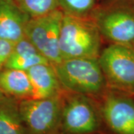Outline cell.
<instances>
[{"instance_id":"6da1fadb","label":"cell","mask_w":134,"mask_h":134,"mask_svg":"<svg viewBox=\"0 0 134 134\" xmlns=\"http://www.w3.org/2000/svg\"><path fill=\"white\" fill-rule=\"evenodd\" d=\"M53 66L64 91L98 100L107 90L98 58L64 59Z\"/></svg>"},{"instance_id":"7a4b0ae2","label":"cell","mask_w":134,"mask_h":134,"mask_svg":"<svg viewBox=\"0 0 134 134\" xmlns=\"http://www.w3.org/2000/svg\"><path fill=\"white\" fill-rule=\"evenodd\" d=\"M101 35L90 16L63 15L60 36L62 60L98 58L101 52Z\"/></svg>"},{"instance_id":"3957f363","label":"cell","mask_w":134,"mask_h":134,"mask_svg":"<svg viewBox=\"0 0 134 134\" xmlns=\"http://www.w3.org/2000/svg\"><path fill=\"white\" fill-rule=\"evenodd\" d=\"M62 134H103L98 100L90 96L64 91Z\"/></svg>"},{"instance_id":"277c9868","label":"cell","mask_w":134,"mask_h":134,"mask_svg":"<svg viewBox=\"0 0 134 134\" xmlns=\"http://www.w3.org/2000/svg\"><path fill=\"white\" fill-rule=\"evenodd\" d=\"M98 59L107 89L134 96V47L111 43Z\"/></svg>"},{"instance_id":"5b68a950","label":"cell","mask_w":134,"mask_h":134,"mask_svg":"<svg viewBox=\"0 0 134 134\" xmlns=\"http://www.w3.org/2000/svg\"><path fill=\"white\" fill-rule=\"evenodd\" d=\"M63 92L46 98L19 100V113L28 134H62Z\"/></svg>"},{"instance_id":"8992f818","label":"cell","mask_w":134,"mask_h":134,"mask_svg":"<svg viewBox=\"0 0 134 134\" xmlns=\"http://www.w3.org/2000/svg\"><path fill=\"white\" fill-rule=\"evenodd\" d=\"M63 15L58 8L47 14L31 17L25 29V37L52 66L62 60L59 44Z\"/></svg>"},{"instance_id":"52a82bcc","label":"cell","mask_w":134,"mask_h":134,"mask_svg":"<svg viewBox=\"0 0 134 134\" xmlns=\"http://www.w3.org/2000/svg\"><path fill=\"white\" fill-rule=\"evenodd\" d=\"M98 100L103 134H134V96L107 89Z\"/></svg>"},{"instance_id":"ba28073f","label":"cell","mask_w":134,"mask_h":134,"mask_svg":"<svg viewBox=\"0 0 134 134\" xmlns=\"http://www.w3.org/2000/svg\"><path fill=\"white\" fill-rule=\"evenodd\" d=\"M90 17L103 38L134 47V8L113 5L93 10Z\"/></svg>"},{"instance_id":"9c48e42d","label":"cell","mask_w":134,"mask_h":134,"mask_svg":"<svg viewBox=\"0 0 134 134\" xmlns=\"http://www.w3.org/2000/svg\"><path fill=\"white\" fill-rule=\"evenodd\" d=\"M30 18L14 0H0V37L18 42L25 37Z\"/></svg>"},{"instance_id":"30bf717a","label":"cell","mask_w":134,"mask_h":134,"mask_svg":"<svg viewBox=\"0 0 134 134\" xmlns=\"http://www.w3.org/2000/svg\"><path fill=\"white\" fill-rule=\"evenodd\" d=\"M31 84L30 98H46L63 92L54 68L51 63H41L26 71Z\"/></svg>"},{"instance_id":"8fae6325","label":"cell","mask_w":134,"mask_h":134,"mask_svg":"<svg viewBox=\"0 0 134 134\" xmlns=\"http://www.w3.org/2000/svg\"><path fill=\"white\" fill-rule=\"evenodd\" d=\"M0 91L18 100L30 98L32 88L27 72L2 67L0 70Z\"/></svg>"},{"instance_id":"7c38bea8","label":"cell","mask_w":134,"mask_h":134,"mask_svg":"<svg viewBox=\"0 0 134 134\" xmlns=\"http://www.w3.org/2000/svg\"><path fill=\"white\" fill-rule=\"evenodd\" d=\"M48 63V60L24 37L15 43L12 52L2 67L27 71L36 65Z\"/></svg>"},{"instance_id":"4fadbf2b","label":"cell","mask_w":134,"mask_h":134,"mask_svg":"<svg viewBox=\"0 0 134 134\" xmlns=\"http://www.w3.org/2000/svg\"><path fill=\"white\" fill-rule=\"evenodd\" d=\"M0 134H28L19 110V100L0 96Z\"/></svg>"},{"instance_id":"5bb4252c","label":"cell","mask_w":134,"mask_h":134,"mask_svg":"<svg viewBox=\"0 0 134 134\" xmlns=\"http://www.w3.org/2000/svg\"><path fill=\"white\" fill-rule=\"evenodd\" d=\"M19 7L31 17L47 14L58 9L57 0H14Z\"/></svg>"},{"instance_id":"9a60e30c","label":"cell","mask_w":134,"mask_h":134,"mask_svg":"<svg viewBox=\"0 0 134 134\" xmlns=\"http://www.w3.org/2000/svg\"><path fill=\"white\" fill-rule=\"evenodd\" d=\"M58 8L65 14L89 17L96 4V0H57Z\"/></svg>"},{"instance_id":"2e32d148","label":"cell","mask_w":134,"mask_h":134,"mask_svg":"<svg viewBox=\"0 0 134 134\" xmlns=\"http://www.w3.org/2000/svg\"><path fill=\"white\" fill-rule=\"evenodd\" d=\"M16 43L0 37V63L3 64L9 58Z\"/></svg>"},{"instance_id":"e0dca14e","label":"cell","mask_w":134,"mask_h":134,"mask_svg":"<svg viewBox=\"0 0 134 134\" xmlns=\"http://www.w3.org/2000/svg\"><path fill=\"white\" fill-rule=\"evenodd\" d=\"M2 66H2V64L0 63V70H1V69L2 68ZM2 95H4V94H2V92L0 91V96H2Z\"/></svg>"}]
</instances>
